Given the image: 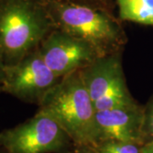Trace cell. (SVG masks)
Returning a JSON list of instances; mask_svg holds the SVG:
<instances>
[{
    "label": "cell",
    "instance_id": "10",
    "mask_svg": "<svg viewBox=\"0 0 153 153\" xmlns=\"http://www.w3.org/2000/svg\"><path fill=\"white\" fill-rule=\"evenodd\" d=\"M142 146L138 143L105 140L93 146L98 153H141Z\"/></svg>",
    "mask_w": 153,
    "mask_h": 153
},
{
    "label": "cell",
    "instance_id": "14",
    "mask_svg": "<svg viewBox=\"0 0 153 153\" xmlns=\"http://www.w3.org/2000/svg\"><path fill=\"white\" fill-rule=\"evenodd\" d=\"M4 53H3V49H2V45L0 43V85L3 82L4 79Z\"/></svg>",
    "mask_w": 153,
    "mask_h": 153
},
{
    "label": "cell",
    "instance_id": "3",
    "mask_svg": "<svg viewBox=\"0 0 153 153\" xmlns=\"http://www.w3.org/2000/svg\"><path fill=\"white\" fill-rule=\"evenodd\" d=\"M71 137L75 145H92L95 109L80 70L63 76L38 105Z\"/></svg>",
    "mask_w": 153,
    "mask_h": 153
},
{
    "label": "cell",
    "instance_id": "11",
    "mask_svg": "<svg viewBox=\"0 0 153 153\" xmlns=\"http://www.w3.org/2000/svg\"><path fill=\"white\" fill-rule=\"evenodd\" d=\"M142 137L144 144L153 141V94L144 105Z\"/></svg>",
    "mask_w": 153,
    "mask_h": 153
},
{
    "label": "cell",
    "instance_id": "15",
    "mask_svg": "<svg viewBox=\"0 0 153 153\" xmlns=\"http://www.w3.org/2000/svg\"><path fill=\"white\" fill-rule=\"evenodd\" d=\"M141 153H153V141L145 143L141 147Z\"/></svg>",
    "mask_w": 153,
    "mask_h": 153
},
{
    "label": "cell",
    "instance_id": "1",
    "mask_svg": "<svg viewBox=\"0 0 153 153\" xmlns=\"http://www.w3.org/2000/svg\"><path fill=\"white\" fill-rule=\"evenodd\" d=\"M56 29L47 0H0V43L5 66L38 49Z\"/></svg>",
    "mask_w": 153,
    "mask_h": 153
},
{
    "label": "cell",
    "instance_id": "6",
    "mask_svg": "<svg viewBox=\"0 0 153 153\" xmlns=\"http://www.w3.org/2000/svg\"><path fill=\"white\" fill-rule=\"evenodd\" d=\"M61 78L45 63L38 48L16 64L5 66L0 92L38 105Z\"/></svg>",
    "mask_w": 153,
    "mask_h": 153
},
{
    "label": "cell",
    "instance_id": "12",
    "mask_svg": "<svg viewBox=\"0 0 153 153\" xmlns=\"http://www.w3.org/2000/svg\"><path fill=\"white\" fill-rule=\"evenodd\" d=\"M60 1L72 4L88 6L115 15L114 11L116 10L115 0H60Z\"/></svg>",
    "mask_w": 153,
    "mask_h": 153
},
{
    "label": "cell",
    "instance_id": "8",
    "mask_svg": "<svg viewBox=\"0 0 153 153\" xmlns=\"http://www.w3.org/2000/svg\"><path fill=\"white\" fill-rule=\"evenodd\" d=\"M143 115L144 105L139 102L111 109L96 111L91 146L105 140L144 145Z\"/></svg>",
    "mask_w": 153,
    "mask_h": 153
},
{
    "label": "cell",
    "instance_id": "4",
    "mask_svg": "<svg viewBox=\"0 0 153 153\" xmlns=\"http://www.w3.org/2000/svg\"><path fill=\"white\" fill-rule=\"evenodd\" d=\"M74 146L66 131L38 110L25 122L0 132V147L7 153H70Z\"/></svg>",
    "mask_w": 153,
    "mask_h": 153
},
{
    "label": "cell",
    "instance_id": "5",
    "mask_svg": "<svg viewBox=\"0 0 153 153\" xmlns=\"http://www.w3.org/2000/svg\"><path fill=\"white\" fill-rule=\"evenodd\" d=\"M123 51L99 57L80 70L83 83L93 101L95 111L135 104L130 93L123 66Z\"/></svg>",
    "mask_w": 153,
    "mask_h": 153
},
{
    "label": "cell",
    "instance_id": "13",
    "mask_svg": "<svg viewBox=\"0 0 153 153\" xmlns=\"http://www.w3.org/2000/svg\"><path fill=\"white\" fill-rule=\"evenodd\" d=\"M70 153H98L91 145H75Z\"/></svg>",
    "mask_w": 153,
    "mask_h": 153
},
{
    "label": "cell",
    "instance_id": "7",
    "mask_svg": "<svg viewBox=\"0 0 153 153\" xmlns=\"http://www.w3.org/2000/svg\"><path fill=\"white\" fill-rule=\"evenodd\" d=\"M38 49L45 63L60 77L82 70L103 56L88 42L57 28L42 41Z\"/></svg>",
    "mask_w": 153,
    "mask_h": 153
},
{
    "label": "cell",
    "instance_id": "2",
    "mask_svg": "<svg viewBox=\"0 0 153 153\" xmlns=\"http://www.w3.org/2000/svg\"><path fill=\"white\" fill-rule=\"evenodd\" d=\"M47 4L57 29L87 41L101 55L124 50L128 36L116 15L60 0H47Z\"/></svg>",
    "mask_w": 153,
    "mask_h": 153
},
{
    "label": "cell",
    "instance_id": "9",
    "mask_svg": "<svg viewBox=\"0 0 153 153\" xmlns=\"http://www.w3.org/2000/svg\"><path fill=\"white\" fill-rule=\"evenodd\" d=\"M115 4L122 22L153 26V0H115Z\"/></svg>",
    "mask_w": 153,
    "mask_h": 153
},
{
    "label": "cell",
    "instance_id": "16",
    "mask_svg": "<svg viewBox=\"0 0 153 153\" xmlns=\"http://www.w3.org/2000/svg\"><path fill=\"white\" fill-rule=\"evenodd\" d=\"M0 153H7L6 152V151L4 149H3L2 147H0Z\"/></svg>",
    "mask_w": 153,
    "mask_h": 153
}]
</instances>
